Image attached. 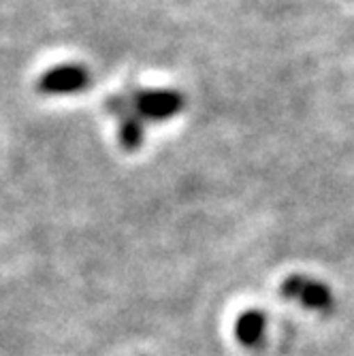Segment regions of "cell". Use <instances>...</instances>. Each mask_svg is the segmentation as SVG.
Listing matches in <instances>:
<instances>
[{
  "label": "cell",
  "instance_id": "obj_1",
  "mask_svg": "<svg viewBox=\"0 0 354 356\" xmlns=\"http://www.w3.org/2000/svg\"><path fill=\"white\" fill-rule=\"evenodd\" d=\"M280 293L284 299L297 301L303 307L314 309V312L329 314L335 307V297L331 293V288L307 275H291L288 280H284Z\"/></svg>",
  "mask_w": 354,
  "mask_h": 356
},
{
  "label": "cell",
  "instance_id": "obj_2",
  "mask_svg": "<svg viewBox=\"0 0 354 356\" xmlns=\"http://www.w3.org/2000/svg\"><path fill=\"white\" fill-rule=\"evenodd\" d=\"M90 86V73L83 64H60L49 69L37 81V90L47 96L75 94Z\"/></svg>",
  "mask_w": 354,
  "mask_h": 356
},
{
  "label": "cell",
  "instance_id": "obj_3",
  "mask_svg": "<svg viewBox=\"0 0 354 356\" xmlns=\"http://www.w3.org/2000/svg\"><path fill=\"white\" fill-rule=\"evenodd\" d=\"M133 103L143 120H169L182 109L184 99L173 90H139L133 94Z\"/></svg>",
  "mask_w": 354,
  "mask_h": 356
},
{
  "label": "cell",
  "instance_id": "obj_4",
  "mask_svg": "<svg viewBox=\"0 0 354 356\" xmlns=\"http://www.w3.org/2000/svg\"><path fill=\"white\" fill-rule=\"evenodd\" d=\"M265 329H267V316L259 309H250L237 318L235 337L246 348H259L265 339Z\"/></svg>",
  "mask_w": 354,
  "mask_h": 356
}]
</instances>
